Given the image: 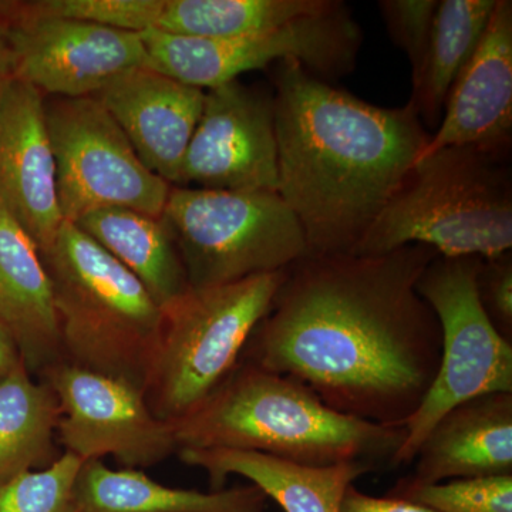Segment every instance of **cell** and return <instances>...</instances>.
<instances>
[{"mask_svg": "<svg viewBox=\"0 0 512 512\" xmlns=\"http://www.w3.org/2000/svg\"><path fill=\"white\" fill-rule=\"evenodd\" d=\"M178 457L210 477L211 491L224 488L229 476L247 478L285 512H339L343 495L373 467L342 463L313 467L254 451L229 448H180Z\"/></svg>", "mask_w": 512, "mask_h": 512, "instance_id": "obj_19", "label": "cell"}, {"mask_svg": "<svg viewBox=\"0 0 512 512\" xmlns=\"http://www.w3.org/2000/svg\"><path fill=\"white\" fill-rule=\"evenodd\" d=\"M180 448L254 451L303 466L390 463L404 426H383L336 412L292 376L241 360L224 383L171 421Z\"/></svg>", "mask_w": 512, "mask_h": 512, "instance_id": "obj_3", "label": "cell"}, {"mask_svg": "<svg viewBox=\"0 0 512 512\" xmlns=\"http://www.w3.org/2000/svg\"><path fill=\"white\" fill-rule=\"evenodd\" d=\"M335 5V0H163L154 30L198 39H234L271 32Z\"/></svg>", "mask_w": 512, "mask_h": 512, "instance_id": "obj_24", "label": "cell"}, {"mask_svg": "<svg viewBox=\"0 0 512 512\" xmlns=\"http://www.w3.org/2000/svg\"><path fill=\"white\" fill-rule=\"evenodd\" d=\"M175 187L278 192L274 94L239 80L207 90Z\"/></svg>", "mask_w": 512, "mask_h": 512, "instance_id": "obj_13", "label": "cell"}, {"mask_svg": "<svg viewBox=\"0 0 512 512\" xmlns=\"http://www.w3.org/2000/svg\"><path fill=\"white\" fill-rule=\"evenodd\" d=\"M40 255L52 282L64 362L144 393L163 309L136 276L70 222Z\"/></svg>", "mask_w": 512, "mask_h": 512, "instance_id": "obj_5", "label": "cell"}, {"mask_svg": "<svg viewBox=\"0 0 512 512\" xmlns=\"http://www.w3.org/2000/svg\"><path fill=\"white\" fill-rule=\"evenodd\" d=\"M148 170L175 187L204 106V90L137 69L97 93Z\"/></svg>", "mask_w": 512, "mask_h": 512, "instance_id": "obj_16", "label": "cell"}, {"mask_svg": "<svg viewBox=\"0 0 512 512\" xmlns=\"http://www.w3.org/2000/svg\"><path fill=\"white\" fill-rule=\"evenodd\" d=\"M82 512H265L268 497L254 484L210 493L168 487L134 468L84 461L76 481Z\"/></svg>", "mask_w": 512, "mask_h": 512, "instance_id": "obj_20", "label": "cell"}, {"mask_svg": "<svg viewBox=\"0 0 512 512\" xmlns=\"http://www.w3.org/2000/svg\"><path fill=\"white\" fill-rule=\"evenodd\" d=\"M12 76V64H10V53L5 40L0 35V83Z\"/></svg>", "mask_w": 512, "mask_h": 512, "instance_id": "obj_32", "label": "cell"}, {"mask_svg": "<svg viewBox=\"0 0 512 512\" xmlns=\"http://www.w3.org/2000/svg\"><path fill=\"white\" fill-rule=\"evenodd\" d=\"M60 404L45 380L36 382L25 363L0 379V483L55 463Z\"/></svg>", "mask_w": 512, "mask_h": 512, "instance_id": "obj_22", "label": "cell"}, {"mask_svg": "<svg viewBox=\"0 0 512 512\" xmlns=\"http://www.w3.org/2000/svg\"><path fill=\"white\" fill-rule=\"evenodd\" d=\"M339 512H437L413 501L404 498L373 497V495L362 493L355 485L350 484L343 495Z\"/></svg>", "mask_w": 512, "mask_h": 512, "instance_id": "obj_30", "label": "cell"}, {"mask_svg": "<svg viewBox=\"0 0 512 512\" xmlns=\"http://www.w3.org/2000/svg\"><path fill=\"white\" fill-rule=\"evenodd\" d=\"M163 0H33L0 2V20L55 18L96 23L128 32L154 30Z\"/></svg>", "mask_w": 512, "mask_h": 512, "instance_id": "obj_25", "label": "cell"}, {"mask_svg": "<svg viewBox=\"0 0 512 512\" xmlns=\"http://www.w3.org/2000/svg\"><path fill=\"white\" fill-rule=\"evenodd\" d=\"M477 284L481 305L494 328L504 339L512 342L511 252L483 259Z\"/></svg>", "mask_w": 512, "mask_h": 512, "instance_id": "obj_29", "label": "cell"}, {"mask_svg": "<svg viewBox=\"0 0 512 512\" xmlns=\"http://www.w3.org/2000/svg\"><path fill=\"white\" fill-rule=\"evenodd\" d=\"M160 220L191 288L285 271L308 254L301 222L278 192L171 187Z\"/></svg>", "mask_w": 512, "mask_h": 512, "instance_id": "obj_7", "label": "cell"}, {"mask_svg": "<svg viewBox=\"0 0 512 512\" xmlns=\"http://www.w3.org/2000/svg\"><path fill=\"white\" fill-rule=\"evenodd\" d=\"M84 461L62 453L55 463L0 483V512H82L76 481Z\"/></svg>", "mask_w": 512, "mask_h": 512, "instance_id": "obj_26", "label": "cell"}, {"mask_svg": "<svg viewBox=\"0 0 512 512\" xmlns=\"http://www.w3.org/2000/svg\"><path fill=\"white\" fill-rule=\"evenodd\" d=\"M483 258L437 255L417 281L441 326L436 379L416 413L404 424L406 440L393 467L413 463L431 427L457 404L488 393H512V342L494 328L478 295Z\"/></svg>", "mask_w": 512, "mask_h": 512, "instance_id": "obj_8", "label": "cell"}, {"mask_svg": "<svg viewBox=\"0 0 512 512\" xmlns=\"http://www.w3.org/2000/svg\"><path fill=\"white\" fill-rule=\"evenodd\" d=\"M507 156L448 147L420 158L353 254L423 245L447 256L493 259L511 252L512 184Z\"/></svg>", "mask_w": 512, "mask_h": 512, "instance_id": "obj_4", "label": "cell"}, {"mask_svg": "<svg viewBox=\"0 0 512 512\" xmlns=\"http://www.w3.org/2000/svg\"><path fill=\"white\" fill-rule=\"evenodd\" d=\"M512 136V2L497 0L490 22L448 93L436 133L417 160L448 147L508 156Z\"/></svg>", "mask_w": 512, "mask_h": 512, "instance_id": "obj_15", "label": "cell"}, {"mask_svg": "<svg viewBox=\"0 0 512 512\" xmlns=\"http://www.w3.org/2000/svg\"><path fill=\"white\" fill-rule=\"evenodd\" d=\"M389 495L437 512H512V476L468 478L423 487L397 483Z\"/></svg>", "mask_w": 512, "mask_h": 512, "instance_id": "obj_27", "label": "cell"}, {"mask_svg": "<svg viewBox=\"0 0 512 512\" xmlns=\"http://www.w3.org/2000/svg\"><path fill=\"white\" fill-rule=\"evenodd\" d=\"M42 379L60 404L57 441L83 461L113 457L147 468L178 453L173 427L151 412L146 396L123 380L59 362Z\"/></svg>", "mask_w": 512, "mask_h": 512, "instance_id": "obj_11", "label": "cell"}, {"mask_svg": "<svg viewBox=\"0 0 512 512\" xmlns=\"http://www.w3.org/2000/svg\"><path fill=\"white\" fill-rule=\"evenodd\" d=\"M20 360L22 359H20L15 343L10 339L8 333L0 328V379L8 375Z\"/></svg>", "mask_w": 512, "mask_h": 512, "instance_id": "obj_31", "label": "cell"}, {"mask_svg": "<svg viewBox=\"0 0 512 512\" xmlns=\"http://www.w3.org/2000/svg\"><path fill=\"white\" fill-rule=\"evenodd\" d=\"M46 121L64 222L113 207L161 217L171 185L148 170L96 97H50Z\"/></svg>", "mask_w": 512, "mask_h": 512, "instance_id": "obj_10", "label": "cell"}, {"mask_svg": "<svg viewBox=\"0 0 512 512\" xmlns=\"http://www.w3.org/2000/svg\"><path fill=\"white\" fill-rule=\"evenodd\" d=\"M127 268L161 309L188 289L187 272L160 218L128 208H101L74 222Z\"/></svg>", "mask_w": 512, "mask_h": 512, "instance_id": "obj_21", "label": "cell"}, {"mask_svg": "<svg viewBox=\"0 0 512 512\" xmlns=\"http://www.w3.org/2000/svg\"><path fill=\"white\" fill-rule=\"evenodd\" d=\"M278 194L301 222L308 254H353L429 143L413 104L384 109L276 63Z\"/></svg>", "mask_w": 512, "mask_h": 512, "instance_id": "obj_2", "label": "cell"}, {"mask_svg": "<svg viewBox=\"0 0 512 512\" xmlns=\"http://www.w3.org/2000/svg\"><path fill=\"white\" fill-rule=\"evenodd\" d=\"M436 256L423 245L303 256L241 360L295 377L336 412L404 426L440 367V322L416 289Z\"/></svg>", "mask_w": 512, "mask_h": 512, "instance_id": "obj_1", "label": "cell"}, {"mask_svg": "<svg viewBox=\"0 0 512 512\" xmlns=\"http://www.w3.org/2000/svg\"><path fill=\"white\" fill-rule=\"evenodd\" d=\"M412 476L423 487L453 480L512 476V393L483 394L454 406L431 427Z\"/></svg>", "mask_w": 512, "mask_h": 512, "instance_id": "obj_17", "label": "cell"}, {"mask_svg": "<svg viewBox=\"0 0 512 512\" xmlns=\"http://www.w3.org/2000/svg\"><path fill=\"white\" fill-rule=\"evenodd\" d=\"M12 76L45 97H92L137 69H151L140 33L55 18L0 20Z\"/></svg>", "mask_w": 512, "mask_h": 512, "instance_id": "obj_12", "label": "cell"}, {"mask_svg": "<svg viewBox=\"0 0 512 512\" xmlns=\"http://www.w3.org/2000/svg\"><path fill=\"white\" fill-rule=\"evenodd\" d=\"M439 0H382V12L387 32L409 57L413 76L419 72L429 45L434 15Z\"/></svg>", "mask_w": 512, "mask_h": 512, "instance_id": "obj_28", "label": "cell"}, {"mask_svg": "<svg viewBox=\"0 0 512 512\" xmlns=\"http://www.w3.org/2000/svg\"><path fill=\"white\" fill-rule=\"evenodd\" d=\"M285 271L232 284L190 288L163 309L144 396L158 419L175 421L218 389L241 362L271 309Z\"/></svg>", "mask_w": 512, "mask_h": 512, "instance_id": "obj_6", "label": "cell"}, {"mask_svg": "<svg viewBox=\"0 0 512 512\" xmlns=\"http://www.w3.org/2000/svg\"><path fill=\"white\" fill-rule=\"evenodd\" d=\"M497 0H440L429 45L413 76V104L421 123L439 127L451 87L480 45Z\"/></svg>", "mask_w": 512, "mask_h": 512, "instance_id": "obj_23", "label": "cell"}, {"mask_svg": "<svg viewBox=\"0 0 512 512\" xmlns=\"http://www.w3.org/2000/svg\"><path fill=\"white\" fill-rule=\"evenodd\" d=\"M0 328L32 375L63 362L52 282L33 239L0 205Z\"/></svg>", "mask_w": 512, "mask_h": 512, "instance_id": "obj_18", "label": "cell"}, {"mask_svg": "<svg viewBox=\"0 0 512 512\" xmlns=\"http://www.w3.org/2000/svg\"><path fill=\"white\" fill-rule=\"evenodd\" d=\"M0 205L40 252L63 225L46 97L10 76L0 83Z\"/></svg>", "mask_w": 512, "mask_h": 512, "instance_id": "obj_14", "label": "cell"}, {"mask_svg": "<svg viewBox=\"0 0 512 512\" xmlns=\"http://www.w3.org/2000/svg\"><path fill=\"white\" fill-rule=\"evenodd\" d=\"M140 35L151 69L204 92L289 59L328 82L352 72L362 45V29L342 2L271 32L234 39H198L157 30Z\"/></svg>", "mask_w": 512, "mask_h": 512, "instance_id": "obj_9", "label": "cell"}]
</instances>
